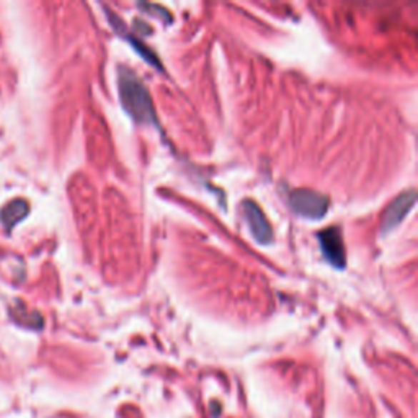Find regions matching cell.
Wrapping results in <instances>:
<instances>
[{
    "label": "cell",
    "mask_w": 418,
    "mask_h": 418,
    "mask_svg": "<svg viewBox=\"0 0 418 418\" xmlns=\"http://www.w3.org/2000/svg\"><path fill=\"white\" fill-rule=\"evenodd\" d=\"M118 96L123 110L137 124H157L151 94L134 71L126 66L118 67Z\"/></svg>",
    "instance_id": "cell-1"
},
{
    "label": "cell",
    "mask_w": 418,
    "mask_h": 418,
    "mask_svg": "<svg viewBox=\"0 0 418 418\" xmlns=\"http://www.w3.org/2000/svg\"><path fill=\"white\" fill-rule=\"evenodd\" d=\"M289 206L297 216L309 221L324 219L329 211V198L314 190H294L289 194Z\"/></svg>",
    "instance_id": "cell-2"
},
{
    "label": "cell",
    "mask_w": 418,
    "mask_h": 418,
    "mask_svg": "<svg viewBox=\"0 0 418 418\" xmlns=\"http://www.w3.org/2000/svg\"><path fill=\"white\" fill-rule=\"evenodd\" d=\"M242 214L245 222H247L250 236L254 237L257 244L260 245L273 244V229L270 226V221L267 219L265 213L260 209L259 204L252 201V199H244Z\"/></svg>",
    "instance_id": "cell-3"
},
{
    "label": "cell",
    "mask_w": 418,
    "mask_h": 418,
    "mask_svg": "<svg viewBox=\"0 0 418 418\" xmlns=\"http://www.w3.org/2000/svg\"><path fill=\"white\" fill-rule=\"evenodd\" d=\"M319 244L320 250L332 267L337 270H343L347 265V252L343 245L342 229L340 227H327L319 232Z\"/></svg>",
    "instance_id": "cell-4"
},
{
    "label": "cell",
    "mask_w": 418,
    "mask_h": 418,
    "mask_svg": "<svg viewBox=\"0 0 418 418\" xmlns=\"http://www.w3.org/2000/svg\"><path fill=\"white\" fill-rule=\"evenodd\" d=\"M417 196L414 190H409L394 199V201L389 204V208L386 209L384 216H382L381 221V234L386 236L391 231H394L397 226L402 224V221L407 217V214L412 211V208L415 206Z\"/></svg>",
    "instance_id": "cell-5"
},
{
    "label": "cell",
    "mask_w": 418,
    "mask_h": 418,
    "mask_svg": "<svg viewBox=\"0 0 418 418\" xmlns=\"http://www.w3.org/2000/svg\"><path fill=\"white\" fill-rule=\"evenodd\" d=\"M28 211H30V208H28L26 201H23V199H14V201L9 203L2 209L0 217H2V221L9 227H14L15 224H19L21 219H25L28 216Z\"/></svg>",
    "instance_id": "cell-6"
}]
</instances>
